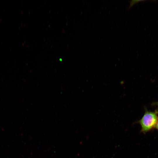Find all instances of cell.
<instances>
[{
  "instance_id": "2",
  "label": "cell",
  "mask_w": 158,
  "mask_h": 158,
  "mask_svg": "<svg viewBox=\"0 0 158 158\" xmlns=\"http://www.w3.org/2000/svg\"><path fill=\"white\" fill-rule=\"evenodd\" d=\"M140 1H141L140 0H132L131 1L130 6L129 7V8H131L135 4Z\"/></svg>"
},
{
  "instance_id": "1",
  "label": "cell",
  "mask_w": 158,
  "mask_h": 158,
  "mask_svg": "<svg viewBox=\"0 0 158 158\" xmlns=\"http://www.w3.org/2000/svg\"><path fill=\"white\" fill-rule=\"evenodd\" d=\"M158 121V112L145 110L141 119L135 123L140 124L141 127V132L145 134L155 127Z\"/></svg>"
},
{
  "instance_id": "3",
  "label": "cell",
  "mask_w": 158,
  "mask_h": 158,
  "mask_svg": "<svg viewBox=\"0 0 158 158\" xmlns=\"http://www.w3.org/2000/svg\"><path fill=\"white\" fill-rule=\"evenodd\" d=\"M155 128L158 130V121L156 126Z\"/></svg>"
}]
</instances>
